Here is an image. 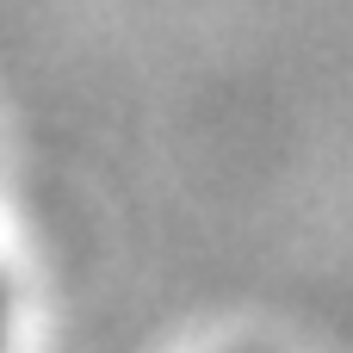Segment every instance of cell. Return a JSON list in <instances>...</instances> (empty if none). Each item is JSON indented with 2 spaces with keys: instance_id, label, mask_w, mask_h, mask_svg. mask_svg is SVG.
I'll list each match as a JSON object with an SVG mask.
<instances>
[{
  "instance_id": "cell-1",
  "label": "cell",
  "mask_w": 353,
  "mask_h": 353,
  "mask_svg": "<svg viewBox=\"0 0 353 353\" xmlns=\"http://www.w3.org/2000/svg\"><path fill=\"white\" fill-rule=\"evenodd\" d=\"M12 347H19V292L0 267V353H12Z\"/></svg>"
},
{
  "instance_id": "cell-2",
  "label": "cell",
  "mask_w": 353,
  "mask_h": 353,
  "mask_svg": "<svg viewBox=\"0 0 353 353\" xmlns=\"http://www.w3.org/2000/svg\"><path fill=\"white\" fill-rule=\"evenodd\" d=\"M236 353H261V347H236Z\"/></svg>"
}]
</instances>
